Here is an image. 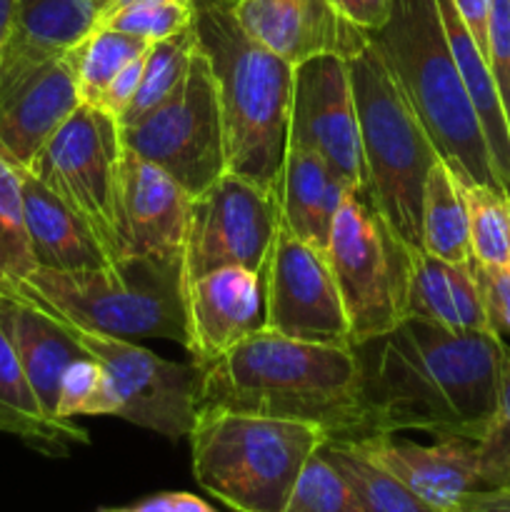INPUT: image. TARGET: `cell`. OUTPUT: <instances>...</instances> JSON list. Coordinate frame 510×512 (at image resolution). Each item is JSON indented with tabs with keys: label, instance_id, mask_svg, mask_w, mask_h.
I'll return each mask as SVG.
<instances>
[{
	"label": "cell",
	"instance_id": "1",
	"mask_svg": "<svg viewBox=\"0 0 510 512\" xmlns=\"http://www.w3.org/2000/svg\"><path fill=\"white\" fill-rule=\"evenodd\" d=\"M363 360L368 435L423 430L478 443L498 405L500 333L448 330L405 318Z\"/></svg>",
	"mask_w": 510,
	"mask_h": 512
},
{
	"label": "cell",
	"instance_id": "2",
	"mask_svg": "<svg viewBox=\"0 0 510 512\" xmlns=\"http://www.w3.org/2000/svg\"><path fill=\"white\" fill-rule=\"evenodd\" d=\"M200 410L308 423L328 440L368 435L358 348L305 343L263 328L200 368Z\"/></svg>",
	"mask_w": 510,
	"mask_h": 512
},
{
	"label": "cell",
	"instance_id": "3",
	"mask_svg": "<svg viewBox=\"0 0 510 512\" xmlns=\"http://www.w3.org/2000/svg\"><path fill=\"white\" fill-rule=\"evenodd\" d=\"M193 28L218 90L225 168L278 195L295 68L240 28L233 0H195Z\"/></svg>",
	"mask_w": 510,
	"mask_h": 512
},
{
	"label": "cell",
	"instance_id": "4",
	"mask_svg": "<svg viewBox=\"0 0 510 512\" xmlns=\"http://www.w3.org/2000/svg\"><path fill=\"white\" fill-rule=\"evenodd\" d=\"M370 43L385 60L405 100L460 183L498 188L483 125L450 53L435 0H393ZM505 193V190H503Z\"/></svg>",
	"mask_w": 510,
	"mask_h": 512
},
{
	"label": "cell",
	"instance_id": "5",
	"mask_svg": "<svg viewBox=\"0 0 510 512\" xmlns=\"http://www.w3.org/2000/svg\"><path fill=\"white\" fill-rule=\"evenodd\" d=\"M193 478L230 512H283L328 435L308 423L200 410L188 435Z\"/></svg>",
	"mask_w": 510,
	"mask_h": 512
},
{
	"label": "cell",
	"instance_id": "6",
	"mask_svg": "<svg viewBox=\"0 0 510 512\" xmlns=\"http://www.w3.org/2000/svg\"><path fill=\"white\" fill-rule=\"evenodd\" d=\"M13 288L80 328L133 343L175 340L188 348L183 255L115 260L105 268L75 273L35 268Z\"/></svg>",
	"mask_w": 510,
	"mask_h": 512
},
{
	"label": "cell",
	"instance_id": "7",
	"mask_svg": "<svg viewBox=\"0 0 510 512\" xmlns=\"http://www.w3.org/2000/svg\"><path fill=\"white\" fill-rule=\"evenodd\" d=\"M360 120L368 198L410 248H423L425 175L440 158L385 60L370 43L348 60Z\"/></svg>",
	"mask_w": 510,
	"mask_h": 512
},
{
	"label": "cell",
	"instance_id": "8",
	"mask_svg": "<svg viewBox=\"0 0 510 512\" xmlns=\"http://www.w3.org/2000/svg\"><path fill=\"white\" fill-rule=\"evenodd\" d=\"M343 298L355 348L393 333L408 318L410 255L368 195L348 193L323 248Z\"/></svg>",
	"mask_w": 510,
	"mask_h": 512
},
{
	"label": "cell",
	"instance_id": "9",
	"mask_svg": "<svg viewBox=\"0 0 510 512\" xmlns=\"http://www.w3.org/2000/svg\"><path fill=\"white\" fill-rule=\"evenodd\" d=\"M58 318L103 373L98 395L88 410L90 418L110 415L168 440L188 438L198 415V365L173 363L133 340L80 328L63 315Z\"/></svg>",
	"mask_w": 510,
	"mask_h": 512
},
{
	"label": "cell",
	"instance_id": "10",
	"mask_svg": "<svg viewBox=\"0 0 510 512\" xmlns=\"http://www.w3.org/2000/svg\"><path fill=\"white\" fill-rule=\"evenodd\" d=\"M120 140L123 148L163 168L193 198L228 170L218 90L200 45L178 90L140 120L120 125Z\"/></svg>",
	"mask_w": 510,
	"mask_h": 512
},
{
	"label": "cell",
	"instance_id": "11",
	"mask_svg": "<svg viewBox=\"0 0 510 512\" xmlns=\"http://www.w3.org/2000/svg\"><path fill=\"white\" fill-rule=\"evenodd\" d=\"M120 155L123 140L118 120L83 103L25 165V170L90 225L110 260L115 253L113 198Z\"/></svg>",
	"mask_w": 510,
	"mask_h": 512
},
{
	"label": "cell",
	"instance_id": "12",
	"mask_svg": "<svg viewBox=\"0 0 510 512\" xmlns=\"http://www.w3.org/2000/svg\"><path fill=\"white\" fill-rule=\"evenodd\" d=\"M278 230V195L225 170L190 203L183 243L185 288L220 268L263 273Z\"/></svg>",
	"mask_w": 510,
	"mask_h": 512
},
{
	"label": "cell",
	"instance_id": "13",
	"mask_svg": "<svg viewBox=\"0 0 510 512\" xmlns=\"http://www.w3.org/2000/svg\"><path fill=\"white\" fill-rule=\"evenodd\" d=\"M265 328L305 343L355 348L328 258L283 225L265 265Z\"/></svg>",
	"mask_w": 510,
	"mask_h": 512
},
{
	"label": "cell",
	"instance_id": "14",
	"mask_svg": "<svg viewBox=\"0 0 510 512\" xmlns=\"http://www.w3.org/2000/svg\"><path fill=\"white\" fill-rule=\"evenodd\" d=\"M288 145L320 155L355 193L368 195V170L348 60L323 55L295 65Z\"/></svg>",
	"mask_w": 510,
	"mask_h": 512
},
{
	"label": "cell",
	"instance_id": "15",
	"mask_svg": "<svg viewBox=\"0 0 510 512\" xmlns=\"http://www.w3.org/2000/svg\"><path fill=\"white\" fill-rule=\"evenodd\" d=\"M83 105L68 53L10 48L0 53V148L28 165Z\"/></svg>",
	"mask_w": 510,
	"mask_h": 512
},
{
	"label": "cell",
	"instance_id": "16",
	"mask_svg": "<svg viewBox=\"0 0 510 512\" xmlns=\"http://www.w3.org/2000/svg\"><path fill=\"white\" fill-rule=\"evenodd\" d=\"M193 195L163 168L123 148L115 175L113 260L183 255Z\"/></svg>",
	"mask_w": 510,
	"mask_h": 512
},
{
	"label": "cell",
	"instance_id": "17",
	"mask_svg": "<svg viewBox=\"0 0 510 512\" xmlns=\"http://www.w3.org/2000/svg\"><path fill=\"white\" fill-rule=\"evenodd\" d=\"M233 13L255 43L293 68L323 55L353 60L370 45V33L333 0H233Z\"/></svg>",
	"mask_w": 510,
	"mask_h": 512
},
{
	"label": "cell",
	"instance_id": "18",
	"mask_svg": "<svg viewBox=\"0 0 510 512\" xmlns=\"http://www.w3.org/2000/svg\"><path fill=\"white\" fill-rule=\"evenodd\" d=\"M340 443L398 478L438 512H460L470 493L483 490L475 440L438 438L433 445H418L395 433H373Z\"/></svg>",
	"mask_w": 510,
	"mask_h": 512
},
{
	"label": "cell",
	"instance_id": "19",
	"mask_svg": "<svg viewBox=\"0 0 510 512\" xmlns=\"http://www.w3.org/2000/svg\"><path fill=\"white\" fill-rule=\"evenodd\" d=\"M188 353L198 368L265 328V270L220 268L185 288Z\"/></svg>",
	"mask_w": 510,
	"mask_h": 512
},
{
	"label": "cell",
	"instance_id": "20",
	"mask_svg": "<svg viewBox=\"0 0 510 512\" xmlns=\"http://www.w3.org/2000/svg\"><path fill=\"white\" fill-rule=\"evenodd\" d=\"M0 325L13 343L40 408L48 418L60 420V380L75 360L85 358L83 348L48 305L13 285L0 288Z\"/></svg>",
	"mask_w": 510,
	"mask_h": 512
},
{
	"label": "cell",
	"instance_id": "21",
	"mask_svg": "<svg viewBox=\"0 0 510 512\" xmlns=\"http://www.w3.org/2000/svg\"><path fill=\"white\" fill-rule=\"evenodd\" d=\"M20 180H23L30 250L38 268L75 273V270H95L113 263L90 225L78 218L53 190L45 188L25 168H20Z\"/></svg>",
	"mask_w": 510,
	"mask_h": 512
},
{
	"label": "cell",
	"instance_id": "22",
	"mask_svg": "<svg viewBox=\"0 0 510 512\" xmlns=\"http://www.w3.org/2000/svg\"><path fill=\"white\" fill-rule=\"evenodd\" d=\"M408 318L428 320L448 330H485L498 333L490 323L483 293L468 263H448L423 248L410 255Z\"/></svg>",
	"mask_w": 510,
	"mask_h": 512
},
{
	"label": "cell",
	"instance_id": "23",
	"mask_svg": "<svg viewBox=\"0 0 510 512\" xmlns=\"http://www.w3.org/2000/svg\"><path fill=\"white\" fill-rule=\"evenodd\" d=\"M355 193L320 155L288 145L278 188L280 225L323 250L345 195Z\"/></svg>",
	"mask_w": 510,
	"mask_h": 512
},
{
	"label": "cell",
	"instance_id": "24",
	"mask_svg": "<svg viewBox=\"0 0 510 512\" xmlns=\"http://www.w3.org/2000/svg\"><path fill=\"white\" fill-rule=\"evenodd\" d=\"M0 433L13 435L48 458H65L73 445H90L88 430L80 428L75 420H53L45 415L3 325H0Z\"/></svg>",
	"mask_w": 510,
	"mask_h": 512
},
{
	"label": "cell",
	"instance_id": "25",
	"mask_svg": "<svg viewBox=\"0 0 510 512\" xmlns=\"http://www.w3.org/2000/svg\"><path fill=\"white\" fill-rule=\"evenodd\" d=\"M435 3H438L450 53H453L455 65H458L465 90L473 100L480 125H483L493 170L498 175L500 185H503L505 195H510V125L508 118H505V108L503 100H500L498 85H495L493 70H490L488 58L478 48L470 30L465 28L453 0H435Z\"/></svg>",
	"mask_w": 510,
	"mask_h": 512
},
{
	"label": "cell",
	"instance_id": "26",
	"mask_svg": "<svg viewBox=\"0 0 510 512\" xmlns=\"http://www.w3.org/2000/svg\"><path fill=\"white\" fill-rule=\"evenodd\" d=\"M110 0H18L10 48L68 53L98 28Z\"/></svg>",
	"mask_w": 510,
	"mask_h": 512
},
{
	"label": "cell",
	"instance_id": "27",
	"mask_svg": "<svg viewBox=\"0 0 510 512\" xmlns=\"http://www.w3.org/2000/svg\"><path fill=\"white\" fill-rule=\"evenodd\" d=\"M420 230L425 253L448 263H468L473 258L463 188L453 170L440 158L425 175Z\"/></svg>",
	"mask_w": 510,
	"mask_h": 512
},
{
	"label": "cell",
	"instance_id": "28",
	"mask_svg": "<svg viewBox=\"0 0 510 512\" xmlns=\"http://www.w3.org/2000/svg\"><path fill=\"white\" fill-rule=\"evenodd\" d=\"M148 48L150 43L143 38L120 33L115 28H95L88 38L68 50L80 100L88 105H98L110 80Z\"/></svg>",
	"mask_w": 510,
	"mask_h": 512
},
{
	"label": "cell",
	"instance_id": "29",
	"mask_svg": "<svg viewBox=\"0 0 510 512\" xmlns=\"http://www.w3.org/2000/svg\"><path fill=\"white\" fill-rule=\"evenodd\" d=\"M195 50H198V35H195L193 23L180 33L170 35V38L150 43V48L145 50L143 78H140L138 93L118 118V125L135 123L145 113L158 108L163 100H168L183 83Z\"/></svg>",
	"mask_w": 510,
	"mask_h": 512
},
{
	"label": "cell",
	"instance_id": "30",
	"mask_svg": "<svg viewBox=\"0 0 510 512\" xmlns=\"http://www.w3.org/2000/svg\"><path fill=\"white\" fill-rule=\"evenodd\" d=\"M323 453L348 480L363 505V512H438L420 500L413 490L405 488L398 478L355 453L350 445L340 440H325Z\"/></svg>",
	"mask_w": 510,
	"mask_h": 512
},
{
	"label": "cell",
	"instance_id": "31",
	"mask_svg": "<svg viewBox=\"0 0 510 512\" xmlns=\"http://www.w3.org/2000/svg\"><path fill=\"white\" fill-rule=\"evenodd\" d=\"M20 168L23 165L0 148V285L20 283L38 268L25 225Z\"/></svg>",
	"mask_w": 510,
	"mask_h": 512
},
{
	"label": "cell",
	"instance_id": "32",
	"mask_svg": "<svg viewBox=\"0 0 510 512\" xmlns=\"http://www.w3.org/2000/svg\"><path fill=\"white\" fill-rule=\"evenodd\" d=\"M468 208L470 255L483 265H510V203L498 188L460 183Z\"/></svg>",
	"mask_w": 510,
	"mask_h": 512
},
{
	"label": "cell",
	"instance_id": "33",
	"mask_svg": "<svg viewBox=\"0 0 510 512\" xmlns=\"http://www.w3.org/2000/svg\"><path fill=\"white\" fill-rule=\"evenodd\" d=\"M283 512H363V505L320 448L305 463Z\"/></svg>",
	"mask_w": 510,
	"mask_h": 512
},
{
	"label": "cell",
	"instance_id": "34",
	"mask_svg": "<svg viewBox=\"0 0 510 512\" xmlns=\"http://www.w3.org/2000/svg\"><path fill=\"white\" fill-rule=\"evenodd\" d=\"M478 468L483 490L510 488V348L500 368L498 405L483 438L478 440Z\"/></svg>",
	"mask_w": 510,
	"mask_h": 512
},
{
	"label": "cell",
	"instance_id": "35",
	"mask_svg": "<svg viewBox=\"0 0 510 512\" xmlns=\"http://www.w3.org/2000/svg\"><path fill=\"white\" fill-rule=\"evenodd\" d=\"M193 23V5L183 3H150L130 5L105 18L98 28H115L120 33L135 35L148 43L170 38Z\"/></svg>",
	"mask_w": 510,
	"mask_h": 512
},
{
	"label": "cell",
	"instance_id": "36",
	"mask_svg": "<svg viewBox=\"0 0 510 512\" xmlns=\"http://www.w3.org/2000/svg\"><path fill=\"white\" fill-rule=\"evenodd\" d=\"M100 380H103V373H100V365L95 360H90L88 355L75 360L60 380L58 418L75 420L78 415H88L90 405L100 390Z\"/></svg>",
	"mask_w": 510,
	"mask_h": 512
},
{
	"label": "cell",
	"instance_id": "37",
	"mask_svg": "<svg viewBox=\"0 0 510 512\" xmlns=\"http://www.w3.org/2000/svg\"><path fill=\"white\" fill-rule=\"evenodd\" d=\"M488 65L510 125V0H490Z\"/></svg>",
	"mask_w": 510,
	"mask_h": 512
},
{
	"label": "cell",
	"instance_id": "38",
	"mask_svg": "<svg viewBox=\"0 0 510 512\" xmlns=\"http://www.w3.org/2000/svg\"><path fill=\"white\" fill-rule=\"evenodd\" d=\"M470 270L480 285L493 328L510 333V265H483L470 258Z\"/></svg>",
	"mask_w": 510,
	"mask_h": 512
},
{
	"label": "cell",
	"instance_id": "39",
	"mask_svg": "<svg viewBox=\"0 0 510 512\" xmlns=\"http://www.w3.org/2000/svg\"><path fill=\"white\" fill-rule=\"evenodd\" d=\"M143 65H145V53L140 55V58L130 60V63L125 65L113 80H110V85L105 88L103 98H100V103L95 105V108L105 110V113L113 115V118L118 120L120 115L125 113V108L133 103L135 93H138L140 78H143Z\"/></svg>",
	"mask_w": 510,
	"mask_h": 512
},
{
	"label": "cell",
	"instance_id": "40",
	"mask_svg": "<svg viewBox=\"0 0 510 512\" xmlns=\"http://www.w3.org/2000/svg\"><path fill=\"white\" fill-rule=\"evenodd\" d=\"M333 5L365 33H375L388 20L393 0H333Z\"/></svg>",
	"mask_w": 510,
	"mask_h": 512
},
{
	"label": "cell",
	"instance_id": "41",
	"mask_svg": "<svg viewBox=\"0 0 510 512\" xmlns=\"http://www.w3.org/2000/svg\"><path fill=\"white\" fill-rule=\"evenodd\" d=\"M133 512H215L213 505L193 493H158L135 503Z\"/></svg>",
	"mask_w": 510,
	"mask_h": 512
},
{
	"label": "cell",
	"instance_id": "42",
	"mask_svg": "<svg viewBox=\"0 0 510 512\" xmlns=\"http://www.w3.org/2000/svg\"><path fill=\"white\" fill-rule=\"evenodd\" d=\"M463 18L465 28L470 30L478 48L488 58V20H490V0H453Z\"/></svg>",
	"mask_w": 510,
	"mask_h": 512
},
{
	"label": "cell",
	"instance_id": "43",
	"mask_svg": "<svg viewBox=\"0 0 510 512\" xmlns=\"http://www.w3.org/2000/svg\"><path fill=\"white\" fill-rule=\"evenodd\" d=\"M460 512H510V488L475 490L465 498Z\"/></svg>",
	"mask_w": 510,
	"mask_h": 512
},
{
	"label": "cell",
	"instance_id": "44",
	"mask_svg": "<svg viewBox=\"0 0 510 512\" xmlns=\"http://www.w3.org/2000/svg\"><path fill=\"white\" fill-rule=\"evenodd\" d=\"M15 10H18V0H0V53H3L10 33H13Z\"/></svg>",
	"mask_w": 510,
	"mask_h": 512
},
{
	"label": "cell",
	"instance_id": "45",
	"mask_svg": "<svg viewBox=\"0 0 510 512\" xmlns=\"http://www.w3.org/2000/svg\"><path fill=\"white\" fill-rule=\"evenodd\" d=\"M150 3H183V5H195V0H110L108 8H105V13L100 15L98 25L103 23L105 18H110V15H113V13H118V10L130 8V5H150Z\"/></svg>",
	"mask_w": 510,
	"mask_h": 512
},
{
	"label": "cell",
	"instance_id": "46",
	"mask_svg": "<svg viewBox=\"0 0 510 512\" xmlns=\"http://www.w3.org/2000/svg\"><path fill=\"white\" fill-rule=\"evenodd\" d=\"M105 512H133V510L128 508V510H105Z\"/></svg>",
	"mask_w": 510,
	"mask_h": 512
},
{
	"label": "cell",
	"instance_id": "47",
	"mask_svg": "<svg viewBox=\"0 0 510 512\" xmlns=\"http://www.w3.org/2000/svg\"><path fill=\"white\" fill-rule=\"evenodd\" d=\"M508 203H510V195H508Z\"/></svg>",
	"mask_w": 510,
	"mask_h": 512
}]
</instances>
